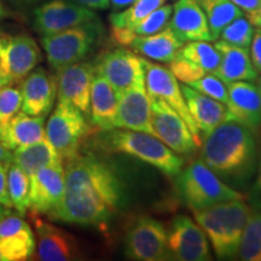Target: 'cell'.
<instances>
[{
    "mask_svg": "<svg viewBox=\"0 0 261 261\" xmlns=\"http://www.w3.org/2000/svg\"><path fill=\"white\" fill-rule=\"evenodd\" d=\"M65 190L51 219L81 226H99L110 220L125 200V185L109 162L93 154L65 160Z\"/></svg>",
    "mask_w": 261,
    "mask_h": 261,
    "instance_id": "cell-1",
    "label": "cell"
},
{
    "mask_svg": "<svg viewBox=\"0 0 261 261\" xmlns=\"http://www.w3.org/2000/svg\"><path fill=\"white\" fill-rule=\"evenodd\" d=\"M201 159L220 179L242 185L253 177L256 165L254 132L242 123L227 120L204 137Z\"/></svg>",
    "mask_w": 261,
    "mask_h": 261,
    "instance_id": "cell-2",
    "label": "cell"
},
{
    "mask_svg": "<svg viewBox=\"0 0 261 261\" xmlns=\"http://www.w3.org/2000/svg\"><path fill=\"white\" fill-rule=\"evenodd\" d=\"M253 208L243 200H231L203 210L192 211L194 218L219 259L237 255L244 226Z\"/></svg>",
    "mask_w": 261,
    "mask_h": 261,
    "instance_id": "cell-3",
    "label": "cell"
},
{
    "mask_svg": "<svg viewBox=\"0 0 261 261\" xmlns=\"http://www.w3.org/2000/svg\"><path fill=\"white\" fill-rule=\"evenodd\" d=\"M100 144L108 151L126 154L154 166L168 177H175L184 167V160L162 140L150 133L132 129L103 130Z\"/></svg>",
    "mask_w": 261,
    "mask_h": 261,
    "instance_id": "cell-4",
    "label": "cell"
},
{
    "mask_svg": "<svg viewBox=\"0 0 261 261\" xmlns=\"http://www.w3.org/2000/svg\"><path fill=\"white\" fill-rule=\"evenodd\" d=\"M175 187L180 200L191 211L203 210L244 196L221 180L201 160L192 161L175 175Z\"/></svg>",
    "mask_w": 261,
    "mask_h": 261,
    "instance_id": "cell-5",
    "label": "cell"
},
{
    "mask_svg": "<svg viewBox=\"0 0 261 261\" xmlns=\"http://www.w3.org/2000/svg\"><path fill=\"white\" fill-rule=\"evenodd\" d=\"M99 28V21H94L44 35L41 45L51 67L60 70L67 65L84 61L97 45L100 35Z\"/></svg>",
    "mask_w": 261,
    "mask_h": 261,
    "instance_id": "cell-6",
    "label": "cell"
},
{
    "mask_svg": "<svg viewBox=\"0 0 261 261\" xmlns=\"http://www.w3.org/2000/svg\"><path fill=\"white\" fill-rule=\"evenodd\" d=\"M87 132L86 116L73 104L58 100L47 121L45 135L62 160L79 154L80 144Z\"/></svg>",
    "mask_w": 261,
    "mask_h": 261,
    "instance_id": "cell-7",
    "label": "cell"
},
{
    "mask_svg": "<svg viewBox=\"0 0 261 261\" xmlns=\"http://www.w3.org/2000/svg\"><path fill=\"white\" fill-rule=\"evenodd\" d=\"M125 253L132 260L163 261L171 259L167 227L150 217L133 221L125 236Z\"/></svg>",
    "mask_w": 261,
    "mask_h": 261,
    "instance_id": "cell-8",
    "label": "cell"
},
{
    "mask_svg": "<svg viewBox=\"0 0 261 261\" xmlns=\"http://www.w3.org/2000/svg\"><path fill=\"white\" fill-rule=\"evenodd\" d=\"M150 104L154 135L175 154H194L200 146L182 117L161 98L150 97Z\"/></svg>",
    "mask_w": 261,
    "mask_h": 261,
    "instance_id": "cell-9",
    "label": "cell"
},
{
    "mask_svg": "<svg viewBox=\"0 0 261 261\" xmlns=\"http://www.w3.org/2000/svg\"><path fill=\"white\" fill-rule=\"evenodd\" d=\"M169 254L179 261L212 260L207 236L203 228L187 215L173 218L167 228Z\"/></svg>",
    "mask_w": 261,
    "mask_h": 261,
    "instance_id": "cell-10",
    "label": "cell"
},
{
    "mask_svg": "<svg viewBox=\"0 0 261 261\" xmlns=\"http://www.w3.org/2000/svg\"><path fill=\"white\" fill-rule=\"evenodd\" d=\"M40 61V48L29 35L0 37V67L9 84L23 80Z\"/></svg>",
    "mask_w": 261,
    "mask_h": 261,
    "instance_id": "cell-11",
    "label": "cell"
},
{
    "mask_svg": "<svg viewBox=\"0 0 261 261\" xmlns=\"http://www.w3.org/2000/svg\"><path fill=\"white\" fill-rule=\"evenodd\" d=\"M142 60L145 69V86L149 96L161 98L166 103H168L182 117L198 146H201V135L190 112H189L185 98L182 96L180 84L171 73V70L163 65L151 63L144 58Z\"/></svg>",
    "mask_w": 261,
    "mask_h": 261,
    "instance_id": "cell-12",
    "label": "cell"
},
{
    "mask_svg": "<svg viewBox=\"0 0 261 261\" xmlns=\"http://www.w3.org/2000/svg\"><path fill=\"white\" fill-rule=\"evenodd\" d=\"M93 65L94 71L112 85L119 97L145 77L142 57L127 48L108 51Z\"/></svg>",
    "mask_w": 261,
    "mask_h": 261,
    "instance_id": "cell-13",
    "label": "cell"
},
{
    "mask_svg": "<svg viewBox=\"0 0 261 261\" xmlns=\"http://www.w3.org/2000/svg\"><path fill=\"white\" fill-rule=\"evenodd\" d=\"M94 21L92 10L68 0H50L34 10V28L42 37Z\"/></svg>",
    "mask_w": 261,
    "mask_h": 261,
    "instance_id": "cell-14",
    "label": "cell"
},
{
    "mask_svg": "<svg viewBox=\"0 0 261 261\" xmlns=\"http://www.w3.org/2000/svg\"><path fill=\"white\" fill-rule=\"evenodd\" d=\"M29 210L33 215L50 214L63 198L65 174L63 160L45 166L29 177Z\"/></svg>",
    "mask_w": 261,
    "mask_h": 261,
    "instance_id": "cell-15",
    "label": "cell"
},
{
    "mask_svg": "<svg viewBox=\"0 0 261 261\" xmlns=\"http://www.w3.org/2000/svg\"><path fill=\"white\" fill-rule=\"evenodd\" d=\"M58 100L73 104L85 116H90L91 86L94 76V65L89 62H77L57 70Z\"/></svg>",
    "mask_w": 261,
    "mask_h": 261,
    "instance_id": "cell-16",
    "label": "cell"
},
{
    "mask_svg": "<svg viewBox=\"0 0 261 261\" xmlns=\"http://www.w3.org/2000/svg\"><path fill=\"white\" fill-rule=\"evenodd\" d=\"M115 128L140 130L154 135L151 125V104L146 91L145 77L119 97Z\"/></svg>",
    "mask_w": 261,
    "mask_h": 261,
    "instance_id": "cell-17",
    "label": "cell"
},
{
    "mask_svg": "<svg viewBox=\"0 0 261 261\" xmlns=\"http://www.w3.org/2000/svg\"><path fill=\"white\" fill-rule=\"evenodd\" d=\"M22 112L32 116L48 115L57 97V77L44 68L32 70L21 87Z\"/></svg>",
    "mask_w": 261,
    "mask_h": 261,
    "instance_id": "cell-18",
    "label": "cell"
},
{
    "mask_svg": "<svg viewBox=\"0 0 261 261\" xmlns=\"http://www.w3.org/2000/svg\"><path fill=\"white\" fill-rule=\"evenodd\" d=\"M32 227L19 215L9 213L0 218V254L4 261H23L35 250Z\"/></svg>",
    "mask_w": 261,
    "mask_h": 261,
    "instance_id": "cell-19",
    "label": "cell"
},
{
    "mask_svg": "<svg viewBox=\"0 0 261 261\" xmlns=\"http://www.w3.org/2000/svg\"><path fill=\"white\" fill-rule=\"evenodd\" d=\"M227 85L226 107L231 120L242 123L252 132L261 127V96L256 85L249 81H236Z\"/></svg>",
    "mask_w": 261,
    "mask_h": 261,
    "instance_id": "cell-20",
    "label": "cell"
},
{
    "mask_svg": "<svg viewBox=\"0 0 261 261\" xmlns=\"http://www.w3.org/2000/svg\"><path fill=\"white\" fill-rule=\"evenodd\" d=\"M168 24L182 42L212 41L207 17L197 0H178Z\"/></svg>",
    "mask_w": 261,
    "mask_h": 261,
    "instance_id": "cell-21",
    "label": "cell"
},
{
    "mask_svg": "<svg viewBox=\"0 0 261 261\" xmlns=\"http://www.w3.org/2000/svg\"><path fill=\"white\" fill-rule=\"evenodd\" d=\"M38 234V257L42 261H67L77 259L79 247L67 231L35 218Z\"/></svg>",
    "mask_w": 261,
    "mask_h": 261,
    "instance_id": "cell-22",
    "label": "cell"
},
{
    "mask_svg": "<svg viewBox=\"0 0 261 261\" xmlns=\"http://www.w3.org/2000/svg\"><path fill=\"white\" fill-rule=\"evenodd\" d=\"M180 89L200 135L205 137L223 122L231 120L226 104L198 92L187 84L180 85Z\"/></svg>",
    "mask_w": 261,
    "mask_h": 261,
    "instance_id": "cell-23",
    "label": "cell"
},
{
    "mask_svg": "<svg viewBox=\"0 0 261 261\" xmlns=\"http://www.w3.org/2000/svg\"><path fill=\"white\" fill-rule=\"evenodd\" d=\"M220 52V64L213 74L217 75L225 84L236 81H249L254 83L259 77L249 56V48H242L227 44L223 40L214 45Z\"/></svg>",
    "mask_w": 261,
    "mask_h": 261,
    "instance_id": "cell-24",
    "label": "cell"
},
{
    "mask_svg": "<svg viewBox=\"0 0 261 261\" xmlns=\"http://www.w3.org/2000/svg\"><path fill=\"white\" fill-rule=\"evenodd\" d=\"M119 94L102 75L94 73L91 86V121L100 130L115 128Z\"/></svg>",
    "mask_w": 261,
    "mask_h": 261,
    "instance_id": "cell-25",
    "label": "cell"
},
{
    "mask_svg": "<svg viewBox=\"0 0 261 261\" xmlns=\"http://www.w3.org/2000/svg\"><path fill=\"white\" fill-rule=\"evenodd\" d=\"M45 137V116H32L19 112L0 135V142L9 150H16L40 142Z\"/></svg>",
    "mask_w": 261,
    "mask_h": 261,
    "instance_id": "cell-26",
    "label": "cell"
},
{
    "mask_svg": "<svg viewBox=\"0 0 261 261\" xmlns=\"http://www.w3.org/2000/svg\"><path fill=\"white\" fill-rule=\"evenodd\" d=\"M184 42L173 33L169 27L151 35H138L133 39L129 46L137 54L151 60L169 63L174 60Z\"/></svg>",
    "mask_w": 261,
    "mask_h": 261,
    "instance_id": "cell-27",
    "label": "cell"
},
{
    "mask_svg": "<svg viewBox=\"0 0 261 261\" xmlns=\"http://www.w3.org/2000/svg\"><path fill=\"white\" fill-rule=\"evenodd\" d=\"M61 160V156L58 155L56 149L52 146L46 137L34 144L16 149L12 154V162L23 169L28 177H31L45 166L52 165Z\"/></svg>",
    "mask_w": 261,
    "mask_h": 261,
    "instance_id": "cell-28",
    "label": "cell"
},
{
    "mask_svg": "<svg viewBox=\"0 0 261 261\" xmlns=\"http://www.w3.org/2000/svg\"><path fill=\"white\" fill-rule=\"evenodd\" d=\"M208 21L212 41H217L220 33L234 18L243 16V11L231 0H197Z\"/></svg>",
    "mask_w": 261,
    "mask_h": 261,
    "instance_id": "cell-29",
    "label": "cell"
},
{
    "mask_svg": "<svg viewBox=\"0 0 261 261\" xmlns=\"http://www.w3.org/2000/svg\"><path fill=\"white\" fill-rule=\"evenodd\" d=\"M178 56L190 61L205 73H214L221 60L220 52L208 41H189L178 51Z\"/></svg>",
    "mask_w": 261,
    "mask_h": 261,
    "instance_id": "cell-30",
    "label": "cell"
},
{
    "mask_svg": "<svg viewBox=\"0 0 261 261\" xmlns=\"http://www.w3.org/2000/svg\"><path fill=\"white\" fill-rule=\"evenodd\" d=\"M237 255L244 261H261V211L250 212Z\"/></svg>",
    "mask_w": 261,
    "mask_h": 261,
    "instance_id": "cell-31",
    "label": "cell"
},
{
    "mask_svg": "<svg viewBox=\"0 0 261 261\" xmlns=\"http://www.w3.org/2000/svg\"><path fill=\"white\" fill-rule=\"evenodd\" d=\"M163 4L165 0H137L125 11L113 12L109 16L112 29L133 31L146 16Z\"/></svg>",
    "mask_w": 261,
    "mask_h": 261,
    "instance_id": "cell-32",
    "label": "cell"
},
{
    "mask_svg": "<svg viewBox=\"0 0 261 261\" xmlns=\"http://www.w3.org/2000/svg\"><path fill=\"white\" fill-rule=\"evenodd\" d=\"M29 190L31 180L27 173L16 163H10L8 168V191L12 207L16 208L21 215H24L29 210Z\"/></svg>",
    "mask_w": 261,
    "mask_h": 261,
    "instance_id": "cell-33",
    "label": "cell"
},
{
    "mask_svg": "<svg viewBox=\"0 0 261 261\" xmlns=\"http://www.w3.org/2000/svg\"><path fill=\"white\" fill-rule=\"evenodd\" d=\"M254 35L253 24L246 16H240L231 21L220 33L221 40L242 48H249Z\"/></svg>",
    "mask_w": 261,
    "mask_h": 261,
    "instance_id": "cell-34",
    "label": "cell"
},
{
    "mask_svg": "<svg viewBox=\"0 0 261 261\" xmlns=\"http://www.w3.org/2000/svg\"><path fill=\"white\" fill-rule=\"evenodd\" d=\"M22 107L21 89L16 86L0 87V135Z\"/></svg>",
    "mask_w": 261,
    "mask_h": 261,
    "instance_id": "cell-35",
    "label": "cell"
},
{
    "mask_svg": "<svg viewBox=\"0 0 261 261\" xmlns=\"http://www.w3.org/2000/svg\"><path fill=\"white\" fill-rule=\"evenodd\" d=\"M173 14L172 5H162L159 9L154 10L143 19L137 27L133 29L135 34L138 35H151L161 32L162 29L168 27L169 19Z\"/></svg>",
    "mask_w": 261,
    "mask_h": 261,
    "instance_id": "cell-36",
    "label": "cell"
},
{
    "mask_svg": "<svg viewBox=\"0 0 261 261\" xmlns=\"http://www.w3.org/2000/svg\"><path fill=\"white\" fill-rule=\"evenodd\" d=\"M189 86L197 90L198 92L205 94V96H210L214 99L219 100L221 103H227V85L213 73L204 74L198 80L189 84Z\"/></svg>",
    "mask_w": 261,
    "mask_h": 261,
    "instance_id": "cell-37",
    "label": "cell"
},
{
    "mask_svg": "<svg viewBox=\"0 0 261 261\" xmlns=\"http://www.w3.org/2000/svg\"><path fill=\"white\" fill-rule=\"evenodd\" d=\"M169 70L174 75L175 79L187 85L194 83V81L203 76L204 74H207L201 68H198L197 65L192 64L190 61L185 60V58L178 56V55L175 56L174 60L169 62Z\"/></svg>",
    "mask_w": 261,
    "mask_h": 261,
    "instance_id": "cell-38",
    "label": "cell"
},
{
    "mask_svg": "<svg viewBox=\"0 0 261 261\" xmlns=\"http://www.w3.org/2000/svg\"><path fill=\"white\" fill-rule=\"evenodd\" d=\"M249 56L256 71L261 74V28L254 29V35L250 42Z\"/></svg>",
    "mask_w": 261,
    "mask_h": 261,
    "instance_id": "cell-39",
    "label": "cell"
},
{
    "mask_svg": "<svg viewBox=\"0 0 261 261\" xmlns=\"http://www.w3.org/2000/svg\"><path fill=\"white\" fill-rule=\"evenodd\" d=\"M10 165L0 162V204L6 208H12V202L10 200L8 191V168Z\"/></svg>",
    "mask_w": 261,
    "mask_h": 261,
    "instance_id": "cell-40",
    "label": "cell"
},
{
    "mask_svg": "<svg viewBox=\"0 0 261 261\" xmlns=\"http://www.w3.org/2000/svg\"><path fill=\"white\" fill-rule=\"evenodd\" d=\"M74 2L85 8L94 10H107L110 6L109 0H74Z\"/></svg>",
    "mask_w": 261,
    "mask_h": 261,
    "instance_id": "cell-41",
    "label": "cell"
},
{
    "mask_svg": "<svg viewBox=\"0 0 261 261\" xmlns=\"http://www.w3.org/2000/svg\"><path fill=\"white\" fill-rule=\"evenodd\" d=\"M234 5L238 6L244 14H249V12L256 10L257 6H259L260 0H231Z\"/></svg>",
    "mask_w": 261,
    "mask_h": 261,
    "instance_id": "cell-42",
    "label": "cell"
},
{
    "mask_svg": "<svg viewBox=\"0 0 261 261\" xmlns=\"http://www.w3.org/2000/svg\"><path fill=\"white\" fill-rule=\"evenodd\" d=\"M246 17L248 18V21L253 24V27L261 28V0L256 10L249 12V14H246Z\"/></svg>",
    "mask_w": 261,
    "mask_h": 261,
    "instance_id": "cell-43",
    "label": "cell"
},
{
    "mask_svg": "<svg viewBox=\"0 0 261 261\" xmlns=\"http://www.w3.org/2000/svg\"><path fill=\"white\" fill-rule=\"evenodd\" d=\"M0 162L6 163V165H10L12 163V154L11 150H9L6 146L0 142Z\"/></svg>",
    "mask_w": 261,
    "mask_h": 261,
    "instance_id": "cell-44",
    "label": "cell"
},
{
    "mask_svg": "<svg viewBox=\"0 0 261 261\" xmlns=\"http://www.w3.org/2000/svg\"><path fill=\"white\" fill-rule=\"evenodd\" d=\"M109 2L114 10H120V9L127 8V6H130L133 3L137 2V0H109Z\"/></svg>",
    "mask_w": 261,
    "mask_h": 261,
    "instance_id": "cell-45",
    "label": "cell"
},
{
    "mask_svg": "<svg viewBox=\"0 0 261 261\" xmlns=\"http://www.w3.org/2000/svg\"><path fill=\"white\" fill-rule=\"evenodd\" d=\"M38 0H12V3L18 6H24V5H32L34 3H37Z\"/></svg>",
    "mask_w": 261,
    "mask_h": 261,
    "instance_id": "cell-46",
    "label": "cell"
},
{
    "mask_svg": "<svg viewBox=\"0 0 261 261\" xmlns=\"http://www.w3.org/2000/svg\"><path fill=\"white\" fill-rule=\"evenodd\" d=\"M256 191L257 194L261 196V160H260V165H259V174H257V180H256Z\"/></svg>",
    "mask_w": 261,
    "mask_h": 261,
    "instance_id": "cell-47",
    "label": "cell"
},
{
    "mask_svg": "<svg viewBox=\"0 0 261 261\" xmlns=\"http://www.w3.org/2000/svg\"><path fill=\"white\" fill-rule=\"evenodd\" d=\"M9 16H10L9 11L4 8V5L0 3V19H4L6 17H9Z\"/></svg>",
    "mask_w": 261,
    "mask_h": 261,
    "instance_id": "cell-48",
    "label": "cell"
},
{
    "mask_svg": "<svg viewBox=\"0 0 261 261\" xmlns=\"http://www.w3.org/2000/svg\"><path fill=\"white\" fill-rule=\"evenodd\" d=\"M5 85H9V81L4 76V74H3V71H2V67H0V87L5 86Z\"/></svg>",
    "mask_w": 261,
    "mask_h": 261,
    "instance_id": "cell-49",
    "label": "cell"
},
{
    "mask_svg": "<svg viewBox=\"0 0 261 261\" xmlns=\"http://www.w3.org/2000/svg\"><path fill=\"white\" fill-rule=\"evenodd\" d=\"M10 213V208H6L5 205L0 204V218L5 217V215H8Z\"/></svg>",
    "mask_w": 261,
    "mask_h": 261,
    "instance_id": "cell-50",
    "label": "cell"
},
{
    "mask_svg": "<svg viewBox=\"0 0 261 261\" xmlns=\"http://www.w3.org/2000/svg\"><path fill=\"white\" fill-rule=\"evenodd\" d=\"M256 87H257V90H259L260 96H261V75L256 79Z\"/></svg>",
    "mask_w": 261,
    "mask_h": 261,
    "instance_id": "cell-51",
    "label": "cell"
},
{
    "mask_svg": "<svg viewBox=\"0 0 261 261\" xmlns=\"http://www.w3.org/2000/svg\"><path fill=\"white\" fill-rule=\"evenodd\" d=\"M0 261H4V260H3V256H2V254H0Z\"/></svg>",
    "mask_w": 261,
    "mask_h": 261,
    "instance_id": "cell-52",
    "label": "cell"
}]
</instances>
